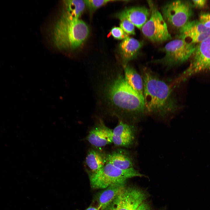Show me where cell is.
<instances>
[{
	"label": "cell",
	"mask_w": 210,
	"mask_h": 210,
	"mask_svg": "<svg viewBox=\"0 0 210 210\" xmlns=\"http://www.w3.org/2000/svg\"><path fill=\"white\" fill-rule=\"evenodd\" d=\"M141 74L145 112L164 117L177 111L178 105L171 87L148 67L142 68Z\"/></svg>",
	"instance_id": "obj_1"
},
{
	"label": "cell",
	"mask_w": 210,
	"mask_h": 210,
	"mask_svg": "<svg viewBox=\"0 0 210 210\" xmlns=\"http://www.w3.org/2000/svg\"><path fill=\"white\" fill-rule=\"evenodd\" d=\"M104 92L111 110L116 114L137 115L145 112L144 98L128 84L121 73L106 80Z\"/></svg>",
	"instance_id": "obj_2"
},
{
	"label": "cell",
	"mask_w": 210,
	"mask_h": 210,
	"mask_svg": "<svg viewBox=\"0 0 210 210\" xmlns=\"http://www.w3.org/2000/svg\"><path fill=\"white\" fill-rule=\"evenodd\" d=\"M86 23L62 12L55 23L52 32L54 46L60 50H74L79 47L88 36Z\"/></svg>",
	"instance_id": "obj_3"
},
{
	"label": "cell",
	"mask_w": 210,
	"mask_h": 210,
	"mask_svg": "<svg viewBox=\"0 0 210 210\" xmlns=\"http://www.w3.org/2000/svg\"><path fill=\"white\" fill-rule=\"evenodd\" d=\"M144 176L134 167L122 170L106 161L101 169L90 175V184L93 188L105 189L113 184L125 183L129 178Z\"/></svg>",
	"instance_id": "obj_4"
},
{
	"label": "cell",
	"mask_w": 210,
	"mask_h": 210,
	"mask_svg": "<svg viewBox=\"0 0 210 210\" xmlns=\"http://www.w3.org/2000/svg\"><path fill=\"white\" fill-rule=\"evenodd\" d=\"M196 45L180 38L172 40L161 49L165 54L162 58L151 61L167 67L181 64L190 58Z\"/></svg>",
	"instance_id": "obj_5"
},
{
	"label": "cell",
	"mask_w": 210,
	"mask_h": 210,
	"mask_svg": "<svg viewBox=\"0 0 210 210\" xmlns=\"http://www.w3.org/2000/svg\"><path fill=\"white\" fill-rule=\"evenodd\" d=\"M150 13V17L141 30L143 35L154 42H162L172 39L167 24L156 5L148 1Z\"/></svg>",
	"instance_id": "obj_6"
},
{
	"label": "cell",
	"mask_w": 210,
	"mask_h": 210,
	"mask_svg": "<svg viewBox=\"0 0 210 210\" xmlns=\"http://www.w3.org/2000/svg\"><path fill=\"white\" fill-rule=\"evenodd\" d=\"M189 67L180 76L184 81L197 73L210 71V36L196 45Z\"/></svg>",
	"instance_id": "obj_7"
},
{
	"label": "cell",
	"mask_w": 210,
	"mask_h": 210,
	"mask_svg": "<svg viewBox=\"0 0 210 210\" xmlns=\"http://www.w3.org/2000/svg\"><path fill=\"white\" fill-rule=\"evenodd\" d=\"M192 12L189 4L180 0L169 2L162 9V14L167 24L178 29L189 21Z\"/></svg>",
	"instance_id": "obj_8"
},
{
	"label": "cell",
	"mask_w": 210,
	"mask_h": 210,
	"mask_svg": "<svg viewBox=\"0 0 210 210\" xmlns=\"http://www.w3.org/2000/svg\"><path fill=\"white\" fill-rule=\"evenodd\" d=\"M139 189L125 187L105 210H135L147 198Z\"/></svg>",
	"instance_id": "obj_9"
},
{
	"label": "cell",
	"mask_w": 210,
	"mask_h": 210,
	"mask_svg": "<svg viewBox=\"0 0 210 210\" xmlns=\"http://www.w3.org/2000/svg\"><path fill=\"white\" fill-rule=\"evenodd\" d=\"M209 36L210 29L205 27L198 20H194L189 21L179 29L178 38L196 45Z\"/></svg>",
	"instance_id": "obj_10"
},
{
	"label": "cell",
	"mask_w": 210,
	"mask_h": 210,
	"mask_svg": "<svg viewBox=\"0 0 210 210\" xmlns=\"http://www.w3.org/2000/svg\"><path fill=\"white\" fill-rule=\"evenodd\" d=\"M135 134L136 129L133 125L119 120L113 130V143L117 146L130 147L134 143Z\"/></svg>",
	"instance_id": "obj_11"
},
{
	"label": "cell",
	"mask_w": 210,
	"mask_h": 210,
	"mask_svg": "<svg viewBox=\"0 0 210 210\" xmlns=\"http://www.w3.org/2000/svg\"><path fill=\"white\" fill-rule=\"evenodd\" d=\"M112 134L113 130L100 120L89 131L86 139L92 145L100 147L113 143Z\"/></svg>",
	"instance_id": "obj_12"
},
{
	"label": "cell",
	"mask_w": 210,
	"mask_h": 210,
	"mask_svg": "<svg viewBox=\"0 0 210 210\" xmlns=\"http://www.w3.org/2000/svg\"><path fill=\"white\" fill-rule=\"evenodd\" d=\"M150 13V9L145 6H135L126 8L116 14V16L120 20L126 19L141 30L148 19Z\"/></svg>",
	"instance_id": "obj_13"
},
{
	"label": "cell",
	"mask_w": 210,
	"mask_h": 210,
	"mask_svg": "<svg viewBox=\"0 0 210 210\" xmlns=\"http://www.w3.org/2000/svg\"><path fill=\"white\" fill-rule=\"evenodd\" d=\"M143 45V42L129 36L123 40L119 49L124 64L136 58Z\"/></svg>",
	"instance_id": "obj_14"
},
{
	"label": "cell",
	"mask_w": 210,
	"mask_h": 210,
	"mask_svg": "<svg viewBox=\"0 0 210 210\" xmlns=\"http://www.w3.org/2000/svg\"><path fill=\"white\" fill-rule=\"evenodd\" d=\"M125 183L109 186L100 192L97 197L99 210H105L117 196L126 187Z\"/></svg>",
	"instance_id": "obj_15"
},
{
	"label": "cell",
	"mask_w": 210,
	"mask_h": 210,
	"mask_svg": "<svg viewBox=\"0 0 210 210\" xmlns=\"http://www.w3.org/2000/svg\"><path fill=\"white\" fill-rule=\"evenodd\" d=\"M125 78L131 88L144 98L143 81L141 76L128 64H124Z\"/></svg>",
	"instance_id": "obj_16"
},
{
	"label": "cell",
	"mask_w": 210,
	"mask_h": 210,
	"mask_svg": "<svg viewBox=\"0 0 210 210\" xmlns=\"http://www.w3.org/2000/svg\"><path fill=\"white\" fill-rule=\"evenodd\" d=\"M106 161L115 167L122 170L133 168V163L130 156L121 151L114 152L107 156Z\"/></svg>",
	"instance_id": "obj_17"
},
{
	"label": "cell",
	"mask_w": 210,
	"mask_h": 210,
	"mask_svg": "<svg viewBox=\"0 0 210 210\" xmlns=\"http://www.w3.org/2000/svg\"><path fill=\"white\" fill-rule=\"evenodd\" d=\"M106 158L107 156L100 152L91 150L87 155L85 162L92 174L97 172L103 167L106 162Z\"/></svg>",
	"instance_id": "obj_18"
},
{
	"label": "cell",
	"mask_w": 210,
	"mask_h": 210,
	"mask_svg": "<svg viewBox=\"0 0 210 210\" xmlns=\"http://www.w3.org/2000/svg\"><path fill=\"white\" fill-rule=\"evenodd\" d=\"M64 9L63 11L70 16L79 18L85 6L84 0H66L64 1Z\"/></svg>",
	"instance_id": "obj_19"
},
{
	"label": "cell",
	"mask_w": 210,
	"mask_h": 210,
	"mask_svg": "<svg viewBox=\"0 0 210 210\" xmlns=\"http://www.w3.org/2000/svg\"><path fill=\"white\" fill-rule=\"evenodd\" d=\"M84 1L86 6L88 8L89 10L92 12L106 4L109 2L116 1L110 0H84Z\"/></svg>",
	"instance_id": "obj_20"
},
{
	"label": "cell",
	"mask_w": 210,
	"mask_h": 210,
	"mask_svg": "<svg viewBox=\"0 0 210 210\" xmlns=\"http://www.w3.org/2000/svg\"><path fill=\"white\" fill-rule=\"evenodd\" d=\"M120 27L127 34L135 35V26L129 20L125 18L120 20Z\"/></svg>",
	"instance_id": "obj_21"
},
{
	"label": "cell",
	"mask_w": 210,
	"mask_h": 210,
	"mask_svg": "<svg viewBox=\"0 0 210 210\" xmlns=\"http://www.w3.org/2000/svg\"><path fill=\"white\" fill-rule=\"evenodd\" d=\"M110 32L112 36L117 39L124 40L129 36L120 27H114L111 30Z\"/></svg>",
	"instance_id": "obj_22"
},
{
	"label": "cell",
	"mask_w": 210,
	"mask_h": 210,
	"mask_svg": "<svg viewBox=\"0 0 210 210\" xmlns=\"http://www.w3.org/2000/svg\"><path fill=\"white\" fill-rule=\"evenodd\" d=\"M198 20L205 27L210 29V13H203L199 16Z\"/></svg>",
	"instance_id": "obj_23"
},
{
	"label": "cell",
	"mask_w": 210,
	"mask_h": 210,
	"mask_svg": "<svg viewBox=\"0 0 210 210\" xmlns=\"http://www.w3.org/2000/svg\"><path fill=\"white\" fill-rule=\"evenodd\" d=\"M205 0H192L193 5L196 7L201 8L204 7L206 3Z\"/></svg>",
	"instance_id": "obj_24"
},
{
	"label": "cell",
	"mask_w": 210,
	"mask_h": 210,
	"mask_svg": "<svg viewBox=\"0 0 210 210\" xmlns=\"http://www.w3.org/2000/svg\"><path fill=\"white\" fill-rule=\"evenodd\" d=\"M135 210H152L149 204L147 202L144 201Z\"/></svg>",
	"instance_id": "obj_25"
},
{
	"label": "cell",
	"mask_w": 210,
	"mask_h": 210,
	"mask_svg": "<svg viewBox=\"0 0 210 210\" xmlns=\"http://www.w3.org/2000/svg\"><path fill=\"white\" fill-rule=\"evenodd\" d=\"M85 210H99L97 208L95 207L92 206H90L88 207Z\"/></svg>",
	"instance_id": "obj_26"
}]
</instances>
